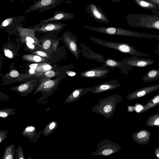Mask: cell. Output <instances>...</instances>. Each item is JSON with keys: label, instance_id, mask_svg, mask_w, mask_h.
<instances>
[{"label": "cell", "instance_id": "1", "mask_svg": "<svg viewBox=\"0 0 159 159\" xmlns=\"http://www.w3.org/2000/svg\"><path fill=\"white\" fill-rule=\"evenodd\" d=\"M148 14L133 13L125 16L128 25L135 28H141L159 30V10Z\"/></svg>", "mask_w": 159, "mask_h": 159}, {"label": "cell", "instance_id": "2", "mask_svg": "<svg viewBox=\"0 0 159 159\" xmlns=\"http://www.w3.org/2000/svg\"><path fill=\"white\" fill-rule=\"evenodd\" d=\"M123 98L120 95L116 94L103 98L93 107L91 111L102 115L106 119L111 118L116 111L117 104L122 101Z\"/></svg>", "mask_w": 159, "mask_h": 159}, {"label": "cell", "instance_id": "3", "mask_svg": "<svg viewBox=\"0 0 159 159\" xmlns=\"http://www.w3.org/2000/svg\"><path fill=\"white\" fill-rule=\"evenodd\" d=\"M84 28L91 30L111 35L131 36L146 39H154L159 40V35L140 33L130 30L114 27H94L82 25Z\"/></svg>", "mask_w": 159, "mask_h": 159}, {"label": "cell", "instance_id": "4", "mask_svg": "<svg viewBox=\"0 0 159 159\" xmlns=\"http://www.w3.org/2000/svg\"><path fill=\"white\" fill-rule=\"evenodd\" d=\"M86 37L97 44L102 46L113 49L120 52L128 53L132 56H143L148 57L149 55L142 53L136 49V47L124 43H116L103 40L99 38L90 36Z\"/></svg>", "mask_w": 159, "mask_h": 159}, {"label": "cell", "instance_id": "5", "mask_svg": "<svg viewBox=\"0 0 159 159\" xmlns=\"http://www.w3.org/2000/svg\"><path fill=\"white\" fill-rule=\"evenodd\" d=\"M45 78L41 80V82L36 89L34 95L39 92L42 93V96L40 98L37 99L38 104H42L43 102H47L45 100L49 97L53 92L56 87L60 81V78L51 80L50 79Z\"/></svg>", "mask_w": 159, "mask_h": 159}, {"label": "cell", "instance_id": "6", "mask_svg": "<svg viewBox=\"0 0 159 159\" xmlns=\"http://www.w3.org/2000/svg\"><path fill=\"white\" fill-rule=\"evenodd\" d=\"M97 149L96 151L91 154V155L109 156L121 149V147L117 143L107 139L100 141L97 146Z\"/></svg>", "mask_w": 159, "mask_h": 159}, {"label": "cell", "instance_id": "7", "mask_svg": "<svg viewBox=\"0 0 159 159\" xmlns=\"http://www.w3.org/2000/svg\"><path fill=\"white\" fill-rule=\"evenodd\" d=\"M65 0H37L26 10L24 14L31 12L39 11L40 13L55 8Z\"/></svg>", "mask_w": 159, "mask_h": 159}, {"label": "cell", "instance_id": "8", "mask_svg": "<svg viewBox=\"0 0 159 159\" xmlns=\"http://www.w3.org/2000/svg\"><path fill=\"white\" fill-rule=\"evenodd\" d=\"M62 38L66 47L75 59L78 60L81 52L78 44L77 37L70 31H65Z\"/></svg>", "mask_w": 159, "mask_h": 159}, {"label": "cell", "instance_id": "9", "mask_svg": "<svg viewBox=\"0 0 159 159\" xmlns=\"http://www.w3.org/2000/svg\"><path fill=\"white\" fill-rule=\"evenodd\" d=\"M121 62L126 67L128 71H131L134 67H142L153 64L155 61L149 58H142L136 56L123 59Z\"/></svg>", "mask_w": 159, "mask_h": 159}, {"label": "cell", "instance_id": "10", "mask_svg": "<svg viewBox=\"0 0 159 159\" xmlns=\"http://www.w3.org/2000/svg\"><path fill=\"white\" fill-rule=\"evenodd\" d=\"M67 25L60 22L52 21L44 23L40 22L30 28L35 29L36 33H43L51 32H59Z\"/></svg>", "mask_w": 159, "mask_h": 159}, {"label": "cell", "instance_id": "11", "mask_svg": "<svg viewBox=\"0 0 159 159\" xmlns=\"http://www.w3.org/2000/svg\"><path fill=\"white\" fill-rule=\"evenodd\" d=\"M21 41L24 43L30 42L34 43L41 48L42 45L35 36V29L24 28L18 26L16 28Z\"/></svg>", "mask_w": 159, "mask_h": 159}, {"label": "cell", "instance_id": "12", "mask_svg": "<svg viewBox=\"0 0 159 159\" xmlns=\"http://www.w3.org/2000/svg\"><path fill=\"white\" fill-rule=\"evenodd\" d=\"M110 69L103 66L96 67L80 73V77L88 78L102 79L105 77L110 72Z\"/></svg>", "mask_w": 159, "mask_h": 159}, {"label": "cell", "instance_id": "13", "mask_svg": "<svg viewBox=\"0 0 159 159\" xmlns=\"http://www.w3.org/2000/svg\"><path fill=\"white\" fill-rule=\"evenodd\" d=\"M25 19L26 17L22 15L7 17L1 23L0 29L7 30L13 29L17 31L16 27H21V25Z\"/></svg>", "mask_w": 159, "mask_h": 159}, {"label": "cell", "instance_id": "14", "mask_svg": "<svg viewBox=\"0 0 159 159\" xmlns=\"http://www.w3.org/2000/svg\"><path fill=\"white\" fill-rule=\"evenodd\" d=\"M86 11L97 22L108 24L110 20L101 9L94 4L91 3L86 7Z\"/></svg>", "mask_w": 159, "mask_h": 159}, {"label": "cell", "instance_id": "15", "mask_svg": "<svg viewBox=\"0 0 159 159\" xmlns=\"http://www.w3.org/2000/svg\"><path fill=\"white\" fill-rule=\"evenodd\" d=\"M120 86L118 80H111L91 88L89 92L97 93L111 90Z\"/></svg>", "mask_w": 159, "mask_h": 159}, {"label": "cell", "instance_id": "16", "mask_svg": "<svg viewBox=\"0 0 159 159\" xmlns=\"http://www.w3.org/2000/svg\"><path fill=\"white\" fill-rule=\"evenodd\" d=\"M159 89V84L141 88L129 93L126 96L127 100L130 101L141 97Z\"/></svg>", "mask_w": 159, "mask_h": 159}, {"label": "cell", "instance_id": "17", "mask_svg": "<svg viewBox=\"0 0 159 159\" xmlns=\"http://www.w3.org/2000/svg\"><path fill=\"white\" fill-rule=\"evenodd\" d=\"M80 47L81 54L88 60H94L100 63H104L105 59L103 56L95 53L84 43L79 44Z\"/></svg>", "mask_w": 159, "mask_h": 159}, {"label": "cell", "instance_id": "18", "mask_svg": "<svg viewBox=\"0 0 159 159\" xmlns=\"http://www.w3.org/2000/svg\"><path fill=\"white\" fill-rule=\"evenodd\" d=\"M34 80H31L20 85L11 87L9 89L20 93L23 97L30 94L36 86V84L33 83Z\"/></svg>", "mask_w": 159, "mask_h": 159}, {"label": "cell", "instance_id": "19", "mask_svg": "<svg viewBox=\"0 0 159 159\" xmlns=\"http://www.w3.org/2000/svg\"><path fill=\"white\" fill-rule=\"evenodd\" d=\"M150 132L147 129H143L134 131L131 135L132 139L137 143L141 145H147L150 141Z\"/></svg>", "mask_w": 159, "mask_h": 159}, {"label": "cell", "instance_id": "20", "mask_svg": "<svg viewBox=\"0 0 159 159\" xmlns=\"http://www.w3.org/2000/svg\"><path fill=\"white\" fill-rule=\"evenodd\" d=\"M74 17V14L62 11H57L53 12V15L52 17L46 19L41 20L40 22L44 23L60 20H70Z\"/></svg>", "mask_w": 159, "mask_h": 159}, {"label": "cell", "instance_id": "21", "mask_svg": "<svg viewBox=\"0 0 159 159\" xmlns=\"http://www.w3.org/2000/svg\"><path fill=\"white\" fill-rule=\"evenodd\" d=\"M43 131V129H41L37 133L35 126L29 125L24 129L22 134L24 137H26L31 142L35 143L40 137Z\"/></svg>", "mask_w": 159, "mask_h": 159}, {"label": "cell", "instance_id": "22", "mask_svg": "<svg viewBox=\"0 0 159 159\" xmlns=\"http://www.w3.org/2000/svg\"><path fill=\"white\" fill-rule=\"evenodd\" d=\"M91 87L77 88L74 90L67 97L64 103H70L78 100L82 96L89 92Z\"/></svg>", "mask_w": 159, "mask_h": 159}, {"label": "cell", "instance_id": "23", "mask_svg": "<svg viewBox=\"0 0 159 159\" xmlns=\"http://www.w3.org/2000/svg\"><path fill=\"white\" fill-rule=\"evenodd\" d=\"M103 66L111 69H113L115 68L119 69L121 70L120 72L122 74L128 75L129 74V72L126 67L120 61L107 58L105 59Z\"/></svg>", "mask_w": 159, "mask_h": 159}, {"label": "cell", "instance_id": "24", "mask_svg": "<svg viewBox=\"0 0 159 159\" xmlns=\"http://www.w3.org/2000/svg\"><path fill=\"white\" fill-rule=\"evenodd\" d=\"M50 39H44L40 41L42 43L41 49L47 52L57 51L58 43L57 41H53Z\"/></svg>", "mask_w": 159, "mask_h": 159}, {"label": "cell", "instance_id": "25", "mask_svg": "<svg viewBox=\"0 0 159 159\" xmlns=\"http://www.w3.org/2000/svg\"><path fill=\"white\" fill-rule=\"evenodd\" d=\"M139 7L151 10L152 12L159 10V6L147 0H133Z\"/></svg>", "mask_w": 159, "mask_h": 159}, {"label": "cell", "instance_id": "26", "mask_svg": "<svg viewBox=\"0 0 159 159\" xmlns=\"http://www.w3.org/2000/svg\"><path fill=\"white\" fill-rule=\"evenodd\" d=\"M159 78V69H153L149 70L142 77V81L145 83L154 81Z\"/></svg>", "mask_w": 159, "mask_h": 159}, {"label": "cell", "instance_id": "27", "mask_svg": "<svg viewBox=\"0 0 159 159\" xmlns=\"http://www.w3.org/2000/svg\"><path fill=\"white\" fill-rule=\"evenodd\" d=\"M13 144H11L5 148L3 155L2 159H15L16 149Z\"/></svg>", "mask_w": 159, "mask_h": 159}, {"label": "cell", "instance_id": "28", "mask_svg": "<svg viewBox=\"0 0 159 159\" xmlns=\"http://www.w3.org/2000/svg\"><path fill=\"white\" fill-rule=\"evenodd\" d=\"M22 59L25 61L33 62H45L48 61L45 57L38 55L27 54L24 55Z\"/></svg>", "mask_w": 159, "mask_h": 159}, {"label": "cell", "instance_id": "29", "mask_svg": "<svg viewBox=\"0 0 159 159\" xmlns=\"http://www.w3.org/2000/svg\"><path fill=\"white\" fill-rule=\"evenodd\" d=\"M159 105V93L152 98L146 104L143 108L140 111L141 113Z\"/></svg>", "mask_w": 159, "mask_h": 159}, {"label": "cell", "instance_id": "30", "mask_svg": "<svg viewBox=\"0 0 159 159\" xmlns=\"http://www.w3.org/2000/svg\"><path fill=\"white\" fill-rule=\"evenodd\" d=\"M145 124L149 127L156 126L159 127V112L149 117L146 120Z\"/></svg>", "mask_w": 159, "mask_h": 159}, {"label": "cell", "instance_id": "31", "mask_svg": "<svg viewBox=\"0 0 159 159\" xmlns=\"http://www.w3.org/2000/svg\"><path fill=\"white\" fill-rule=\"evenodd\" d=\"M58 125V122L54 120L48 123L43 129L42 133L44 137H47L52 133L56 129Z\"/></svg>", "mask_w": 159, "mask_h": 159}, {"label": "cell", "instance_id": "32", "mask_svg": "<svg viewBox=\"0 0 159 159\" xmlns=\"http://www.w3.org/2000/svg\"><path fill=\"white\" fill-rule=\"evenodd\" d=\"M16 113V110L13 108H6L0 110V117L6 118L9 116L14 115Z\"/></svg>", "mask_w": 159, "mask_h": 159}, {"label": "cell", "instance_id": "33", "mask_svg": "<svg viewBox=\"0 0 159 159\" xmlns=\"http://www.w3.org/2000/svg\"><path fill=\"white\" fill-rule=\"evenodd\" d=\"M38 65L35 70L36 71L45 72L48 70H50L52 68L51 66L46 63L41 64V65L40 66H38Z\"/></svg>", "mask_w": 159, "mask_h": 159}, {"label": "cell", "instance_id": "34", "mask_svg": "<svg viewBox=\"0 0 159 159\" xmlns=\"http://www.w3.org/2000/svg\"><path fill=\"white\" fill-rule=\"evenodd\" d=\"M15 159H25V157L23 153V150L20 145L17 148H16Z\"/></svg>", "mask_w": 159, "mask_h": 159}, {"label": "cell", "instance_id": "35", "mask_svg": "<svg viewBox=\"0 0 159 159\" xmlns=\"http://www.w3.org/2000/svg\"><path fill=\"white\" fill-rule=\"evenodd\" d=\"M31 53L37 55L42 57L49 58V56L45 52L41 50H37L31 52Z\"/></svg>", "mask_w": 159, "mask_h": 159}, {"label": "cell", "instance_id": "36", "mask_svg": "<svg viewBox=\"0 0 159 159\" xmlns=\"http://www.w3.org/2000/svg\"><path fill=\"white\" fill-rule=\"evenodd\" d=\"M8 131L1 130L0 131V143L6 139L7 136Z\"/></svg>", "mask_w": 159, "mask_h": 159}, {"label": "cell", "instance_id": "37", "mask_svg": "<svg viewBox=\"0 0 159 159\" xmlns=\"http://www.w3.org/2000/svg\"><path fill=\"white\" fill-rule=\"evenodd\" d=\"M55 72L52 70H49L45 73L44 76L47 78H51L55 75Z\"/></svg>", "mask_w": 159, "mask_h": 159}, {"label": "cell", "instance_id": "38", "mask_svg": "<svg viewBox=\"0 0 159 159\" xmlns=\"http://www.w3.org/2000/svg\"><path fill=\"white\" fill-rule=\"evenodd\" d=\"M4 52L5 55L6 57L9 58L13 57L12 53L10 50L8 49H5L4 50Z\"/></svg>", "mask_w": 159, "mask_h": 159}, {"label": "cell", "instance_id": "39", "mask_svg": "<svg viewBox=\"0 0 159 159\" xmlns=\"http://www.w3.org/2000/svg\"><path fill=\"white\" fill-rule=\"evenodd\" d=\"M9 75L12 77H16L19 75V72L16 70H13L9 73Z\"/></svg>", "mask_w": 159, "mask_h": 159}, {"label": "cell", "instance_id": "40", "mask_svg": "<svg viewBox=\"0 0 159 159\" xmlns=\"http://www.w3.org/2000/svg\"><path fill=\"white\" fill-rule=\"evenodd\" d=\"M27 46L30 49H35V46L34 44L30 42H27L26 43Z\"/></svg>", "mask_w": 159, "mask_h": 159}, {"label": "cell", "instance_id": "41", "mask_svg": "<svg viewBox=\"0 0 159 159\" xmlns=\"http://www.w3.org/2000/svg\"><path fill=\"white\" fill-rule=\"evenodd\" d=\"M66 73L68 74V75L69 76H75L78 73L73 71L72 70H67Z\"/></svg>", "mask_w": 159, "mask_h": 159}, {"label": "cell", "instance_id": "42", "mask_svg": "<svg viewBox=\"0 0 159 159\" xmlns=\"http://www.w3.org/2000/svg\"><path fill=\"white\" fill-rule=\"evenodd\" d=\"M39 64L34 63L30 64L29 65V67L30 69L35 70L38 65Z\"/></svg>", "mask_w": 159, "mask_h": 159}, {"label": "cell", "instance_id": "43", "mask_svg": "<svg viewBox=\"0 0 159 159\" xmlns=\"http://www.w3.org/2000/svg\"><path fill=\"white\" fill-rule=\"evenodd\" d=\"M150 1L159 6V0H147Z\"/></svg>", "mask_w": 159, "mask_h": 159}, {"label": "cell", "instance_id": "44", "mask_svg": "<svg viewBox=\"0 0 159 159\" xmlns=\"http://www.w3.org/2000/svg\"><path fill=\"white\" fill-rule=\"evenodd\" d=\"M154 152L156 156L159 158V147L157 148L156 149H155Z\"/></svg>", "mask_w": 159, "mask_h": 159}, {"label": "cell", "instance_id": "45", "mask_svg": "<svg viewBox=\"0 0 159 159\" xmlns=\"http://www.w3.org/2000/svg\"><path fill=\"white\" fill-rule=\"evenodd\" d=\"M35 70H34L30 69L29 70V72L30 74H33L35 73Z\"/></svg>", "mask_w": 159, "mask_h": 159}, {"label": "cell", "instance_id": "46", "mask_svg": "<svg viewBox=\"0 0 159 159\" xmlns=\"http://www.w3.org/2000/svg\"><path fill=\"white\" fill-rule=\"evenodd\" d=\"M113 2H114L116 3H119L120 2L121 0H109Z\"/></svg>", "mask_w": 159, "mask_h": 159}, {"label": "cell", "instance_id": "47", "mask_svg": "<svg viewBox=\"0 0 159 159\" xmlns=\"http://www.w3.org/2000/svg\"><path fill=\"white\" fill-rule=\"evenodd\" d=\"M11 2L12 3L15 0H10Z\"/></svg>", "mask_w": 159, "mask_h": 159}, {"label": "cell", "instance_id": "48", "mask_svg": "<svg viewBox=\"0 0 159 159\" xmlns=\"http://www.w3.org/2000/svg\"><path fill=\"white\" fill-rule=\"evenodd\" d=\"M157 49L159 50V45L157 47Z\"/></svg>", "mask_w": 159, "mask_h": 159}, {"label": "cell", "instance_id": "49", "mask_svg": "<svg viewBox=\"0 0 159 159\" xmlns=\"http://www.w3.org/2000/svg\"><path fill=\"white\" fill-rule=\"evenodd\" d=\"M24 0H21V2H22Z\"/></svg>", "mask_w": 159, "mask_h": 159}]
</instances>
